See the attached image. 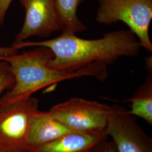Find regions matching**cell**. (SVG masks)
Masks as SVG:
<instances>
[{"mask_svg":"<svg viewBox=\"0 0 152 152\" xmlns=\"http://www.w3.org/2000/svg\"><path fill=\"white\" fill-rule=\"evenodd\" d=\"M12 46L18 50L38 46L48 48L53 54L49 60V66L68 72L81 71L96 64H110L122 57L136 56L141 48L135 34L130 29L107 33L101 38L92 39L62 33L52 39L25 41L12 44Z\"/></svg>","mask_w":152,"mask_h":152,"instance_id":"obj_1","label":"cell"},{"mask_svg":"<svg viewBox=\"0 0 152 152\" xmlns=\"http://www.w3.org/2000/svg\"><path fill=\"white\" fill-rule=\"evenodd\" d=\"M34 48L2 59L10 65L15 83L13 87L0 98V110L60 82L85 76L93 77L104 81L108 77L107 66L102 64L73 72L55 69L49 65V60L53 56L52 52L44 47Z\"/></svg>","mask_w":152,"mask_h":152,"instance_id":"obj_2","label":"cell"},{"mask_svg":"<svg viewBox=\"0 0 152 152\" xmlns=\"http://www.w3.org/2000/svg\"><path fill=\"white\" fill-rule=\"evenodd\" d=\"M98 4L96 22L105 25L124 22L135 34L141 48L152 53V0H98Z\"/></svg>","mask_w":152,"mask_h":152,"instance_id":"obj_3","label":"cell"},{"mask_svg":"<svg viewBox=\"0 0 152 152\" xmlns=\"http://www.w3.org/2000/svg\"><path fill=\"white\" fill-rule=\"evenodd\" d=\"M111 106L81 98H72L54 105L49 112L73 131L107 134Z\"/></svg>","mask_w":152,"mask_h":152,"instance_id":"obj_4","label":"cell"},{"mask_svg":"<svg viewBox=\"0 0 152 152\" xmlns=\"http://www.w3.org/2000/svg\"><path fill=\"white\" fill-rule=\"evenodd\" d=\"M38 100L32 96L0 110V148L12 152H26L33 115Z\"/></svg>","mask_w":152,"mask_h":152,"instance_id":"obj_5","label":"cell"},{"mask_svg":"<svg viewBox=\"0 0 152 152\" xmlns=\"http://www.w3.org/2000/svg\"><path fill=\"white\" fill-rule=\"evenodd\" d=\"M106 132L117 152H152V139L139 126L135 116L119 104L111 106Z\"/></svg>","mask_w":152,"mask_h":152,"instance_id":"obj_6","label":"cell"},{"mask_svg":"<svg viewBox=\"0 0 152 152\" xmlns=\"http://www.w3.org/2000/svg\"><path fill=\"white\" fill-rule=\"evenodd\" d=\"M25 9L22 29L12 44L20 43L33 36L47 37L62 31V24L55 0H20Z\"/></svg>","mask_w":152,"mask_h":152,"instance_id":"obj_7","label":"cell"},{"mask_svg":"<svg viewBox=\"0 0 152 152\" xmlns=\"http://www.w3.org/2000/svg\"><path fill=\"white\" fill-rule=\"evenodd\" d=\"M72 130L48 112L38 110L33 115L28 137V150L54 141Z\"/></svg>","mask_w":152,"mask_h":152,"instance_id":"obj_8","label":"cell"},{"mask_svg":"<svg viewBox=\"0 0 152 152\" xmlns=\"http://www.w3.org/2000/svg\"><path fill=\"white\" fill-rule=\"evenodd\" d=\"M108 137L107 134L72 132L26 152H91L99 142Z\"/></svg>","mask_w":152,"mask_h":152,"instance_id":"obj_9","label":"cell"},{"mask_svg":"<svg viewBox=\"0 0 152 152\" xmlns=\"http://www.w3.org/2000/svg\"><path fill=\"white\" fill-rule=\"evenodd\" d=\"M127 101L130 103L129 112L135 117H139L152 125V74L144 81Z\"/></svg>","mask_w":152,"mask_h":152,"instance_id":"obj_10","label":"cell"},{"mask_svg":"<svg viewBox=\"0 0 152 152\" xmlns=\"http://www.w3.org/2000/svg\"><path fill=\"white\" fill-rule=\"evenodd\" d=\"M84 0H55L62 24V33L76 34L87 29V27L79 19L77 10Z\"/></svg>","mask_w":152,"mask_h":152,"instance_id":"obj_11","label":"cell"},{"mask_svg":"<svg viewBox=\"0 0 152 152\" xmlns=\"http://www.w3.org/2000/svg\"><path fill=\"white\" fill-rule=\"evenodd\" d=\"M15 78L10 65L4 60L0 61V96L6 90H9L13 87ZM1 98V97H0Z\"/></svg>","mask_w":152,"mask_h":152,"instance_id":"obj_12","label":"cell"},{"mask_svg":"<svg viewBox=\"0 0 152 152\" xmlns=\"http://www.w3.org/2000/svg\"><path fill=\"white\" fill-rule=\"evenodd\" d=\"M108 137L99 142L91 152H117L113 142L112 140L108 141Z\"/></svg>","mask_w":152,"mask_h":152,"instance_id":"obj_13","label":"cell"},{"mask_svg":"<svg viewBox=\"0 0 152 152\" xmlns=\"http://www.w3.org/2000/svg\"><path fill=\"white\" fill-rule=\"evenodd\" d=\"M12 0H0V26L5 22L6 15Z\"/></svg>","mask_w":152,"mask_h":152,"instance_id":"obj_14","label":"cell"},{"mask_svg":"<svg viewBox=\"0 0 152 152\" xmlns=\"http://www.w3.org/2000/svg\"><path fill=\"white\" fill-rule=\"evenodd\" d=\"M18 49L12 47H1L0 46V61L2 60L6 57L18 53Z\"/></svg>","mask_w":152,"mask_h":152,"instance_id":"obj_15","label":"cell"},{"mask_svg":"<svg viewBox=\"0 0 152 152\" xmlns=\"http://www.w3.org/2000/svg\"><path fill=\"white\" fill-rule=\"evenodd\" d=\"M0 152H10V151H7V150H5V149H2V148H0Z\"/></svg>","mask_w":152,"mask_h":152,"instance_id":"obj_16","label":"cell"},{"mask_svg":"<svg viewBox=\"0 0 152 152\" xmlns=\"http://www.w3.org/2000/svg\"></svg>","mask_w":152,"mask_h":152,"instance_id":"obj_17","label":"cell"}]
</instances>
